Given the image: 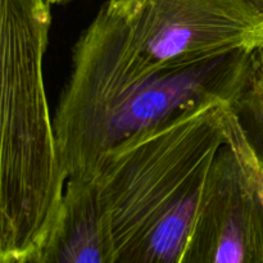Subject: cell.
I'll return each mask as SVG.
<instances>
[{"label":"cell","mask_w":263,"mask_h":263,"mask_svg":"<svg viewBox=\"0 0 263 263\" xmlns=\"http://www.w3.org/2000/svg\"><path fill=\"white\" fill-rule=\"evenodd\" d=\"M253 51L152 63L98 13L74 44L53 117L66 181H90L105 153L141 131L212 100L231 102Z\"/></svg>","instance_id":"obj_1"},{"label":"cell","mask_w":263,"mask_h":263,"mask_svg":"<svg viewBox=\"0 0 263 263\" xmlns=\"http://www.w3.org/2000/svg\"><path fill=\"white\" fill-rule=\"evenodd\" d=\"M238 117L218 99L141 131L105 153L90 182L115 263H189L216 158Z\"/></svg>","instance_id":"obj_2"},{"label":"cell","mask_w":263,"mask_h":263,"mask_svg":"<svg viewBox=\"0 0 263 263\" xmlns=\"http://www.w3.org/2000/svg\"><path fill=\"white\" fill-rule=\"evenodd\" d=\"M46 0H0V262L37 263L57 225L66 179L44 81Z\"/></svg>","instance_id":"obj_3"},{"label":"cell","mask_w":263,"mask_h":263,"mask_svg":"<svg viewBox=\"0 0 263 263\" xmlns=\"http://www.w3.org/2000/svg\"><path fill=\"white\" fill-rule=\"evenodd\" d=\"M98 13L152 63L263 46V9L253 0H107Z\"/></svg>","instance_id":"obj_4"},{"label":"cell","mask_w":263,"mask_h":263,"mask_svg":"<svg viewBox=\"0 0 263 263\" xmlns=\"http://www.w3.org/2000/svg\"><path fill=\"white\" fill-rule=\"evenodd\" d=\"M259 167L238 120L218 151L189 263H263Z\"/></svg>","instance_id":"obj_5"},{"label":"cell","mask_w":263,"mask_h":263,"mask_svg":"<svg viewBox=\"0 0 263 263\" xmlns=\"http://www.w3.org/2000/svg\"><path fill=\"white\" fill-rule=\"evenodd\" d=\"M37 263H115L109 230L90 182L66 181L57 225Z\"/></svg>","instance_id":"obj_6"},{"label":"cell","mask_w":263,"mask_h":263,"mask_svg":"<svg viewBox=\"0 0 263 263\" xmlns=\"http://www.w3.org/2000/svg\"><path fill=\"white\" fill-rule=\"evenodd\" d=\"M231 105L257 157L263 162V46L253 51Z\"/></svg>","instance_id":"obj_7"},{"label":"cell","mask_w":263,"mask_h":263,"mask_svg":"<svg viewBox=\"0 0 263 263\" xmlns=\"http://www.w3.org/2000/svg\"><path fill=\"white\" fill-rule=\"evenodd\" d=\"M261 162V161H259ZM258 190L261 199L263 202V162H261V167H259V177H258Z\"/></svg>","instance_id":"obj_8"},{"label":"cell","mask_w":263,"mask_h":263,"mask_svg":"<svg viewBox=\"0 0 263 263\" xmlns=\"http://www.w3.org/2000/svg\"><path fill=\"white\" fill-rule=\"evenodd\" d=\"M46 2L49 3L50 5H54V4H59V0H46Z\"/></svg>","instance_id":"obj_9"},{"label":"cell","mask_w":263,"mask_h":263,"mask_svg":"<svg viewBox=\"0 0 263 263\" xmlns=\"http://www.w3.org/2000/svg\"><path fill=\"white\" fill-rule=\"evenodd\" d=\"M66 2H69V0H59V4H62V3H66Z\"/></svg>","instance_id":"obj_10"}]
</instances>
